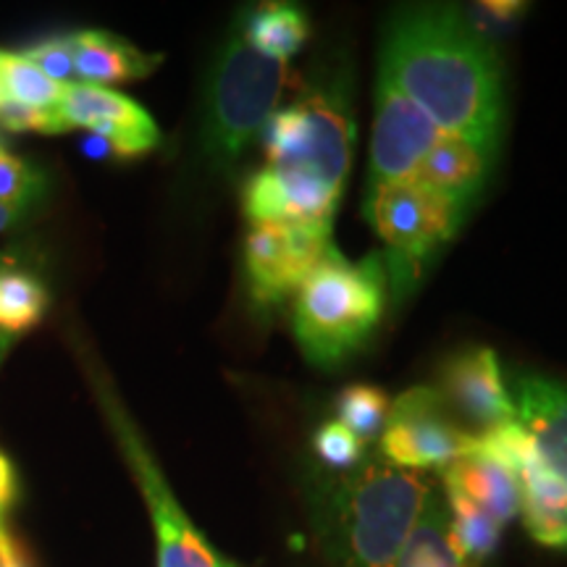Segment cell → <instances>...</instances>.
Returning <instances> with one entry per match:
<instances>
[{
  "label": "cell",
  "instance_id": "obj_23",
  "mask_svg": "<svg viewBox=\"0 0 567 567\" xmlns=\"http://www.w3.org/2000/svg\"><path fill=\"white\" fill-rule=\"evenodd\" d=\"M0 126L6 132H38V134H63V126L59 111L55 109H34V105H24L6 97L0 103Z\"/></svg>",
  "mask_w": 567,
  "mask_h": 567
},
{
  "label": "cell",
  "instance_id": "obj_7",
  "mask_svg": "<svg viewBox=\"0 0 567 567\" xmlns=\"http://www.w3.org/2000/svg\"><path fill=\"white\" fill-rule=\"evenodd\" d=\"M95 392L101 396L103 413L109 415L113 425V434L122 444L124 457L130 460L142 496H145L147 507H151L155 536H158V567H237L218 555L205 542L200 530L193 526V520L176 502L172 488L163 481V473L155 465L151 450L140 439L137 429H134L130 415L124 413V408L118 405L116 396L111 394V389L103 381H97Z\"/></svg>",
  "mask_w": 567,
  "mask_h": 567
},
{
  "label": "cell",
  "instance_id": "obj_14",
  "mask_svg": "<svg viewBox=\"0 0 567 567\" xmlns=\"http://www.w3.org/2000/svg\"><path fill=\"white\" fill-rule=\"evenodd\" d=\"M69 42L74 55V76L95 87L142 80L163 63L161 53L151 55L140 51L113 32L80 30L69 34Z\"/></svg>",
  "mask_w": 567,
  "mask_h": 567
},
{
  "label": "cell",
  "instance_id": "obj_22",
  "mask_svg": "<svg viewBox=\"0 0 567 567\" xmlns=\"http://www.w3.org/2000/svg\"><path fill=\"white\" fill-rule=\"evenodd\" d=\"M313 446L329 471H350L365 457V444L339 421L323 423L316 431Z\"/></svg>",
  "mask_w": 567,
  "mask_h": 567
},
{
  "label": "cell",
  "instance_id": "obj_10",
  "mask_svg": "<svg viewBox=\"0 0 567 567\" xmlns=\"http://www.w3.org/2000/svg\"><path fill=\"white\" fill-rule=\"evenodd\" d=\"M66 132L87 130L103 140L116 158H140L158 147L161 130L137 101L111 87L69 82L55 105Z\"/></svg>",
  "mask_w": 567,
  "mask_h": 567
},
{
  "label": "cell",
  "instance_id": "obj_9",
  "mask_svg": "<svg viewBox=\"0 0 567 567\" xmlns=\"http://www.w3.org/2000/svg\"><path fill=\"white\" fill-rule=\"evenodd\" d=\"M473 434L460 429L434 386H413L402 392L389 408L381 434V457L402 471L446 467L471 452Z\"/></svg>",
  "mask_w": 567,
  "mask_h": 567
},
{
  "label": "cell",
  "instance_id": "obj_18",
  "mask_svg": "<svg viewBox=\"0 0 567 567\" xmlns=\"http://www.w3.org/2000/svg\"><path fill=\"white\" fill-rule=\"evenodd\" d=\"M396 567H460L450 544V513L436 492L415 523Z\"/></svg>",
  "mask_w": 567,
  "mask_h": 567
},
{
  "label": "cell",
  "instance_id": "obj_21",
  "mask_svg": "<svg viewBox=\"0 0 567 567\" xmlns=\"http://www.w3.org/2000/svg\"><path fill=\"white\" fill-rule=\"evenodd\" d=\"M42 184H45V176L34 163L0 147V203L24 213V208L40 200Z\"/></svg>",
  "mask_w": 567,
  "mask_h": 567
},
{
  "label": "cell",
  "instance_id": "obj_11",
  "mask_svg": "<svg viewBox=\"0 0 567 567\" xmlns=\"http://www.w3.org/2000/svg\"><path fill=\"white\" fill-rule=\"evenodd\" d=\"M439 392L444 394L446 405L481 425V431L515 421V402L502 379L496 352L488 347H473L450 358Z\"/></svg>",
  "mask_w": 567,
  "mask_h": 567
},
{
  "label": "cell",
  "instance_id": "obj_12",
  "mask_svg": "<svg viewBox=\"0 0 567 567\" xmlns=\"http://www.w3.org/2000/svg\"><path fill=\"white\" fill-rule=\"evenodd\" d=\"M513 402L517 425L567 492V386L544 375H520Z\"/></svg>",
  "mask_w": 567,
  "mask_h": 567
},
{
  "label": "cell",
  "instance_id": "obj_8",
  "mask_svg": "<svg viewBox=\"0 0 567 567\" xmlns=\"http://www.w3.org/2000/svg\"><path fill=\"white\" fill-rule=\"evenodd\" d=\"M331 229L308 224H258L245 239V281L260 313L281 308L334 252Z\"/></svg>",
  "mask_w": 567,
  "mask_h": 567
},
{
  "label": "cell",
  "instance_id": "obj_2",
  "mask_svg": "<svg viewBox=\"0 0 567 567\" xmlns=\"http://www.w3.org/2000/svg\"><path fill=\"white\" fill-rule=\"evenodd\" d=\"M266 166L245 182L247 221L331 229L354 151V113L344 71L313 76L292 105L268 118Z\"/></svg>",
  "mask_w": 567,
  "mask_h": 567
},
{
  "label": "cell",
  "instance_id": "obj_20",
  "mask_svg": "<svg viewBox=\"0 0 567 567\" xmlns=\"http://www.w3.org/2000/svg\"><path fill=\"white\" fill-rule=\"evenodd\" d=\"M389 408L392 405H389L386 394L371 384L347 386L337 400L339 423L347 425L363 444L384 431Z\"/></svg>",
  "mask_w": 567,
  "mask_h": 567
},
{
  "label": "cell",
  "instance_id": "obj_6",
  "mask_svg": "<svg viewBox=\"0 0 567 567\" xmlns=\"http://www.w3.org/2000/svg\"><path fill=\"white\" fill-rule=\"evenodd\" d=\"M467 210L446 195L408 182L365 189V218L386 245V279L396 295L413 287L425 260L455 237Z\"/></svg>",
  "mask_w": 567,
  "mask_h": 567
},
{
  "label": "cell",
  "instance_id": "obj_24",
  "mask_svg": "<svg viewBox=\"0 0 567 567\" xmlns=\"http://www.w3.org/2000/svg\"><path fill=\"white\" fill-rule=\"evenodd\" d=\"M21 55L34 63L42 74L61 84H69L71 76H74V55H71L69 34H55V38L42 40L38 45L21 51Z\"/></svg>",
  "mask_w": 567,
  "mask_h": 567
},
{
  "label": "cell",
  "instance_id": "obj_16",
  "mask_svg": "<svg viewBox=\"0 0 567 567\" xmlns=\"http://www.w3.org/2000/svg\"><path fill=\"white\" fill-rule=\"evenodd\" d=\"M45 284L19 268L0 266V334L17 337L38 326L48 313Z\"/></svg>",
  "mask_w": 567,
  "mask_h": 567
},
{
  "label": "cell",
  "instance_id": "obj_26",
  "mask_svg": "<svg viewBox=\"0 0 567 567\" xmlns=\"http://www.w3.org/2000/svg\"><path fill=\"white\" fill-rule=\"evenodd\" d=\"M0 567H27L17 542L6 530H0Z\"/></svg>",
  "mask_w": 567,
  "mask_h": 567
},
{
  "label": "cell",
  "instance_id": "obj_17",
  "mask_svg": "<svg viewBox=\"0 0 567 567\" xmlns=\"http://www.w3.org/2000/svg\"><path fill=\"white\" fill-rule=\"evenodd\" d=\"M450 505V544L460 567H478L499 544L502 526L471 502L446 496Z\"/></svg>",
  "mask_w": 567,
  "mask_h": 567
},
{
  "label": "cell",
  "instance_id": "obj_27",
  "mask_svg": "<svg viewBox=\"0 0 567 567\" xmlns=\"http://www.w3.org/2000/svg\"><path fill=\"white\" fill-rule=\"evenodd\" d=\"M19 218H21V213H19V210H13V208H9V205L0 203V231L11 229V226L17 224Z\"/></svg>",
  "mask_w": 567,
  "mask_h": 567
},
{
  "label": "cell",
  "instance_id": "obj_19",
  "mask_svg": "<svg viewBox=\"0 0 567 567\" xmlns=\"http://www.w3.org/2000/svg\"><path fill=\"white\" fill-rule=\"evenodd\" d=\"M0 74L9 101L34 105V109H55L61 103L66 84L51 80L24 59L21 53L0 51Z\"/></svg>",
  "mask_w": 567,
  "mask_h": 567
},
{
  "label": "cell",
  "instance_id": "obj_29",
  "mask_svg": "<svg viewBox=\"0 0 567 567\" xmlns=\"http://www.w3.org/2000/svg\"><path fill=\"white\" fill-rule=\"evenodd\" d=\"M6 101V87H3V74H0V103Z\"/></svg>",
  "mask_w": 567,
  "mask_h": 567
},
{
  "label": "cell",
  "instance_id": "obj_25",
  "mask_svg": "<svg viewBox=\"0 0 567 567\" xmlns=\"http://www.w3.org/2000/svg\"><path fill=\"white\" fill-rule=\"evenodd\" d=\"M13 496H17V471L11 460L0 452V513L11 505Z\"/></svg>",
  "mask_w": 567,
  "mask_h": 567
},
{
  "label": "cell",
  "instance_id": "obj_15",
  "mask_svg": "<svg viewBox=\"0 0 567 567\" xmlns=\"http://www.w3.org/2000/svg\"><path fill=\"white\" fill-rule=\"evenodd\" d=\"M237 27L266 59L287 63L308 42L310 21L300 6L295 3H260L239 13Z\"/></svg>",
  "mask_w": 567,
  "mask_h": 567
},
{
  "label": "cell",
  "instance_id": "obj_13",
  "mask_svg": "<svg viewBox=\"0 0 567 567\" xmlns=\"http://www.w3.org/2000/svg\"><path fill=\"white\" fill-rule=\"evenodd\" d=\"M442 481L446 496L471 502L492 515L499 526L520 515V486L515 473L496 457L476 450V444H471L467 455L442 467Z\"/></svg>",
  "mask_w": 567,
  "mask_h": 567
},
{
  "label": "cell",
  "instance_id": "obj_4",
  "mask_svg": "<svg viewBox=\"0 0 567 567\" xmlns=\"http://www.w3.org/2000/svg\"><path fill=\"white\" fill-rule=\"evenodd\" d=\"M384 255L347 260L334 250L310 274L292 302V329L305 358L337 368L368 342L386 305Z\"/></svg>",
  "mask_w": 567,
  "mask_h": 567
},
{
  "label": "cell",
  "instance_id": "obj_30",
  "mask_svg": "<svg viewBox=\"0 0 567 567\" xmlns=\"http://www.w3.org/2000/svg\"><path fill=\"white\" fill-rule=\"evenodd\" d=\"M0 530H3V523H0Z\"/></svg>",
  "mask_w": 567,
  "mask_h": 567
},
{
  "label": "cell",
  "instance_id": "obj_1",
  "mask_svg": "<svg viewBox=\"0 0 567 567\" xmlns=\"http://www.w3.org/2000/svg\"><path fill=\"white\" fill-rule=\"evenodd\" d=\"M379 76L444 132L496 153L505 130L502 61L455 6L394 11L381 38Z\"/></svg>",
  "mask_w": 567,
  "mask_h": 567
},
{
  "label": "cell",
  "instance_id": "obj_28",
  "mask_svg": "<svg viewBox=\"0 0 567 567\" xmlns=\"http://www.w3.org/2000/svg\"><path fill=\"white\" fill-rule=\"evenodd\" d=\"M11 342H13V337H6V334H0V363H3V358H6V352H9Z\"/></svg>",
  "mask_w": 567,
  "mask_h": 567
},
{
  "label": "cell",
  "instance_id": "obj_5",
  "mask_svg": "<svg viewBox=\"0 0 567 567\" xmlns=\"http://www.w3.org/2000/svg\"><path fill=\"white\" fill-rule=\"evenodd\" d=\"M287 63L266 59L237 24L226 34L208 71L200 118V151L213 168H231L276 113Z\"/></svg>",
  "mask_w": 567,
  "mask_h": 567
},
{
  "label": "cell",
  "instance_id": "obj_3",
  "mask_svg": "<svg viewBox=\"0 0 567 567\" xmlns=\"http://www.w3.org/2000/svg\"><path fill=\"white\" fill-rule=\"evenodd\" d=\"M323 476L313 492V526L331 567H396L434 484L421 473L363 457Z\"/></svg>",
  "mask_w": 567,
  "mask_h": 567
}]
</instances>
